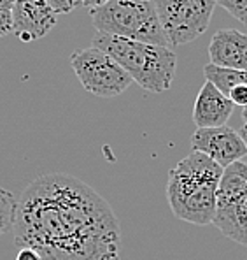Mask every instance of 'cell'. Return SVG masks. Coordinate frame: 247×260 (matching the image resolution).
<instances>
[{"mask_svg":"<svg viewBox=\"0 0 247 260\" xmlns=\"http://www.w3.org/2000/svg\"><path fill=\"white\" fill-rule=\"evenodd\" d=\"M238 134H240V137L244 139V143H245V146H247V123L242 125L240 130H238Z\"/></svg>","mask_w":247,"mask_h":260,"instance_id":"20","label":"cell"},{"mask_svg":"<svg viewBox=\"0 0 247 260\" xmlns=\"http://www.w3.org/2000/svg\"><path fill=\"white\" fill-rule=\"evenodd\" d=\"M109 0H83V6H86V7H90V11L91 9H95V7H100V6H104V4H107Z\"/></svg>","mask_w":247,"mask_h":260,"instance_id":"19","label":"cell"},{"mask_svg":"<svg viewBox=\"0 0 247 260\" xmlns=\"http://www.w3.org/2000/svg\"><path fill=\"white\" fill-rule=\"evenodd\" d=\"M231 101L233 106H240V108H245L247 106V86H235L228 91L226 95Z\"/></svg>","mask_w":247,"mask_h":260,"instance_id":"17","label":"cell"},{"mask_svg":"<svg viewBox=\"0 0 247 260\" xmlns=\"http://www.w3.org/2000/svg\"><path fill=\"white\" fill-rule=\"evenodd\" d=\"M56 25V14L46 0H14L13 34L23 43H32L48 36Z\"/></svg>","mask_w":247,"mask_h":260,"instance_id":"9","label":"cell"},{"mask_svg":"<svg viewBox=\"0 0 247 260\" xmlns=\"http://www.w3.org/2000/svg\"><path fill=\"white\" fill-rule=\"evenodd\" d=\"M55 14H68L75 11L79 6H83V0H46Z\"/></svg>","mask_w":247,"mask_h":260,"instance_id":"15","label":"cell"},{"mask_svg":"<svg viewBox=\"0 0 247 260\" xmlns=\"http://www.w3.org/2000/svg\"><path fill=\"white\" fill-rule=\"evenodd\" d=\"M223 167L202 153H189L169 173L167 201L179 220L193 225H211L216 215Z\"/></svg>","mask_w":247,"mask_h":260,"instance_id":"2","label":"cell"},{"mask_svg":"<svg viewBox=\"0 0 247 260\" xmlns=\"http://www.w3.org/2000/svg\"><path fill=\"white\" fill-rule=\"evenodd\" d=\"M191 148L193 151L214 160L223 169L240 162L247 155V146L240 134L228 125L216 128H196L191 136Z\"/></svg>","mask_w":247,"mask_h":260,"instance_id":"8","label":"cell"},{"mask_svg":"<svg viewBox=\"0 0 247 260\" xmlns=\"http://www.w3.org/2000/svg\"><path fill=\"white\" fill-rule=\"evenodd\" d=\"M212 225L228 239L247 246V162L244 160L223 169Z\"/></svg>","mask_w":247,"mask_h":260,"instance_id":"5","label":"cell"},{"mask_svg":"<svg viewBox=\"0 0 247 260\" xmlns=\"http://www.w3.org/2000/svg\"><path fill=\"white\" fill-rule=\"evenodd\" d=\"M209 58L218 67L247 71V36L235 28L218 30L209 44Z\"/></svg>","mask_w":247,"mask_h":260,"instance_id":"11","label":"cell"},{"mask_svg":"<svg viewBox=\"0 0 247 260\" xmlns=\"http://www.w3.org/2000/svg\"><path fill=\"white\" fill-rule=\"evenodd\" d=\"M14 243L43 260H119L121 227L109 202L68 174L33 179L18 199Z\"/></svg>","mask_w":247,"mask_h":260,"instance_id":"1","label":"cell"},{"mask_svg":"<svg viewBox=\"0 0 247 260\" xmlns=\"http://www.w3.org/2000/svg\"><path fill=\"white\" fill-rule=\"evenodd\" d=\"M18 199L6 188H0V238L14 227Z\"/></svg>","mask_w":247,"mask_h":260,"instance_id":"13","label":"cell"},{"mask_svg":"<svg viewBox=\"0 0 247 260\" xmlns=\"http://www.w3.org/2000/svg\"><path fill=\"white\" fill-rule=\"evenodd\" d=\"M231 101L223 95L212 83L205 81L202 90L198 91L193 108V121L196 128H216L225 127L233 114Z\"/></svg>","mask_w":247,"mask_h":260,"instance_id":"10","label":"cell"},{"mask_svg":"<svg viewBox=\"0 0 247 260\" xmlns=\"http://www.w3.org/2000/svg\"><path fill=\"white\" fill-rule=\"evenodd\" d=\"M70 65L86 91L97 97H117L132 85V78L107 53L86 48L70 56Z\"/></svg>","mask_w":247,"mask_h":260,"instance_id":"7","label":"cell"},{"mask_svg":"<svg viewBox=\"0 0 247 260\" xmlns=\"http://www.w3.org/2000/svg\"><path fill=\"white\" fill-rule=\"evenodd\" d=\"M170 48L188 44L211 25L216 0H153Z\"/></svg>","mask_w":247,"mask_h":260,"instance_id":"6","label":"cell"},{"mask_svg":"<svg viewBox=\"0 0 247 260\" xmlns=\"http://www.w3.org/2000/svg\"><path fill=\"white\" fill-rule=\"evenodd\" d=\"M203 74L209 83H212L223 95L235 86H247V71H235V69H223L218 65L207 63L203 67Z\"/></svg>","mask_w":247,"mask_h":260,"instance_id":"12","label":"cell"},{"mask_svg":"<svg viewBox=\"0 0 247 260\" xmlns=\"http://www.w3.org/2000/svg\"><path fill=\"white\" fill-rule=\"evenodd\" d=\"M16 260H43V258H40V255L37 251L30 250V248H20Z\"/></svg>","mask_w":247,"mask_h":260,"instance_id":"18","label":"cell"},{"mask_svg":"<svg viewBox=\"0 0 247 260\" xmlns=\"http://www.w3.org/2000/svg\"><path fill=\"white\" fill-rule=\"evenodd\" d=\"M97 32L170 48L153 0H109L90 11Z\"/></svg>","mask_w":247,"mask_h":260,"instance_id":"4","label":"cell"},{"mask_svg":"<svg viewBox=\"0 0 247 260\" xmlns=\"http://www.w3.org/2000/svg\"><path fill=\"white\" fill-rule=\"evenodd\" d=\"M216 4L228 11L235 20L247 25V0H216Z\"/></svg>","mask_w":247,"mask_h":260,"instance_id":"14","label":"cell"},{"mask_svg":"<svg viewBox=\"0 0 247 260\" xmlns=\"http://www.w3.org/2000/svg\"><path fill=\"white\" fill-rule=\"evenodd\" d=\"M242 118H244V121L247 123V106L245 108H242Z\"/></svg>","mask_w":247,"mask_h":260,"instance_id":"21","label":"cell"},{"mask_svg":"<svg viewBox=\"0 0 247 260\" xmlns=\"http://www.w3.org/2000/svg\"><path fill=\"white\" fill-rule=\"evenodd\" d=\"M91 46L116 60L132 81L144 90L161 93L172 85L177 56L170 48L121 39L104 32L95 34Z\"/></svg>","mask_w":247,"mask_h":260,"instance_id":"3","label":"cell"},{"mask_svg":"<svg viewBox=\"0 0 247 260\" xmlns=\"http://www.w3.org/2000/svg\"><path fill=\"white\" fill-rule=\"evenodd\" d=\"M13 32V9L0 4V37Z\"/></svg>","mask_w":247,"mask_h":260,"instance_id":"16","label":"cell"}]
</instances>
